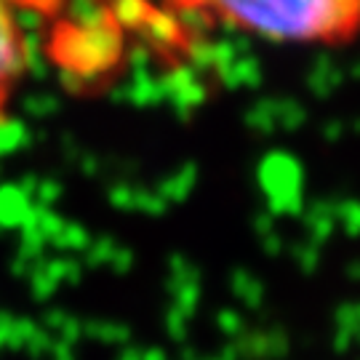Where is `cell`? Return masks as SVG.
<instances>
[{"mask_svg":"<svg viewBox=\"0 0 360 360\" xmlns=\"http://www.w3.org/2000/svg\"><path fill=\"white\" fill-rule=\"evenodd\" d=\"M176 32L190 22L281 46H342L360 38V0H155Z\"/></svg>","mask_w":360,"mask_h":360,"instance_id":"1","label":"cell"},{"mask_svg":"<svg viewBox=\"0 0 360 360\" xmlns=\"http://www.w3.org/2000/svg\"><path fill=\"white\" fill-rule=\"evenodd\" d=\"M16 8L46 25V53L72 38L83 27L136 16L147 0H13Z\"/></svg>","mask_w":360,"mask_h":360,"instance_id":"2","label":"cell"},{"mask_svg":"<svg viewBox=\"0 0 360 360\" xmlns=\"http://www.w3.org/2000/svg\"><path fill=\"white\" fill-rule=\"evenodd\" d=\"M30 70V35L25 13L13 0H0V129Z\"/></svg>","mask_w":360,"mask_h":360,"instance_id":"3","label":"cell"}]
</instances>
